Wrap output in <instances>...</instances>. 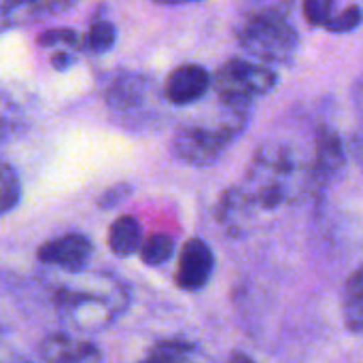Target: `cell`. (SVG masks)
<instances>
[{"instance_id": "obj_3", "label": "cell", "mask_w": 363, "mask_h": 363, "mask_svg": "<svg viewBox=\"0 0 363 363\" xmlns=\"http://www.w3.org/2000/svg\"><path fill=\"white\" fill-rule=\"evenodd\" d=\"M249 111L223 104V115L206 123H183L172 138V151L189 166H211L238 138Z\"/></svg>"}, {"instance_id": "obj_2", "label": "cell", "mask_w": 363, "mask_h": 363, "mask_svg": "<svg viewBox=\"0 0 363 363\" xmlns=\"http://www.w3.org/2000/svg\"><path fill=\"white\" fill-rule=\"evenodd\" d=\"M236 40L249 55L266 64H289L300 45L287 4H266L242 15Z\"/></svg>"}, {"instance_id": "obj_10", "label": "cell", "mask_w": 363, "mask_h": 363, "mask_svg": "<svg viewBox=\"0 0 363 363\" xmlns=\"http://www.w3.org/2000/svg\"><path fill=\"white\" fill-rule=\"evenodd\" d=\"M138 363H213L208 353L194 342L162 340L153 345Z\"/></svg>"}, {"instance_id": "obj_17", "label": "cell", "mask_w": 363, "mask_h": 363, "mask_svg": "<svg viewBox=\"0 0 363 363\" xmlns=\"http://www.w3.org/2000/svg\"><path fill=\"white\" fill-rule=\"evenodd\" d=\"M338 6L332 0H308L304 2V17L311 26L315 28H325L330 30L332 21L338 15Z\"/></svg>"}, {"instance_id": "obj_16", "label": "cell", "mask_w": 363, "mask_h": 363, "mask_svg": "<svg viewBox=\"0 0 363 363\" xmlns=\"http://www.w3.org/2000/svg\"><path fill=\"white\" fill-rule=\"evenodd\" d=\"M36 43H38V47H49V49H60L62 47L64 53L83 49V40L70 28H53V30H47V32H43L38 36Z\"/></svg>"}, {"instance_id": "obj_14", "label": "cell", "mask_w": 363, "mask_h": 363, "mask_svg": "<svg viewBox=\"0 0 363 363\" xmlns=\"http://www.w3.org/2000/svg\"><path fill=\"white\" fill-rule=\"evenodd\" d=\"M117 38V30L113 26V21L108 19H94L89 23V30L83 38V49H87L89 53H106Z\"/></svg>"}, {"instance_id": "obj_13", "label": "cell", "mask_w": 363, "mask_h": 363, "mask_svg": "<svg viewBox=\"0 0 363 363\" xmlns=\"http://www.w3.org/2000/svg\"><path fill=\"white\" fill-rule=\"evenodd\" d=\"M342 313L347 328L355 334H363V264L347 279Z\"/></svg>"}, {"instance_id": "obj_21", "label": "cell", "mask_w": 363, "mask_h": 363, "mask_svg": "<svg viewBox=\"0 0 363 363\" xmlns=\"http://www.w3.org/2000/svg\"><path fill=\"white\" fill-rule=\"evenodd\" d=\"M230 363H257L255 359H251L249 355H245V353H232V357H230Z\"/></svg>"}, {"instance_id": "obj_5", "label": "cell", "mask_w": 363, "mask_h": 363, "mask_svg": "<svg viewBox=\"0 0 363 363\" xmlns=\"http://www.w3.org/2000/svg\"><path fill=\"white\" fill-rule=\"evenodd\" d=\"M94 253V245L83 234H64L60 238L47 240L38 247L36 257L40 264L60 268L70 274H79Z\"/></svg>"}, {"instance_id": "obj_4", "label": "cell", "mask_w": 363, "mask_h": 363, "mask_svg": "<svg viewBox=\"0 0 363 363\" xmlns=\"http://www.w3.org/2000/svg\"><path fill=\"white\" fill-rule=\"evenodd\" d=\"M277 85V72L270 66L255 64L242 57H232L219 66L213 77V89L221 104L249 108V104L266 96Z\"/></svg>"}, {"instance_id": "obj_20", "label": "cell", "mask_w": 363, "mask_h": 363, "mask_svg": "<svg viewBox=\"0 0 363 363\" xmlns=\"http://www.w3.org/2000/svg\"><path fill=\"white\" fill-rule=\"evenodd\" d=\"M130 196H132V187H130L128 183H119V185L108 187V189L100 196L98 206H100L102 211H111V208L119 206L123 200H128Z\"/></svg>"}, {"instance_id": "obj_1", "label": "cell", "mask_w": 363, "mask_h": 363, "mask_svg": "<svg viewBox=\"0 0 363 363\" xmlns=\"http://www.w3.org/2000/svg\"><path fill=\"white\" fill-rule=\"evenodd\" d=\"M57 311L83 332L106 328L125 306V291L113 277H85L55 289Z\"/></svg>"}, {"instance_id": "obj_7", "label": "cell", "mask_w": 363, "mask_h": 363, "mask_svg": "<svg viewBox=\"0 0 363 363\" xmlns=\"http://www.w3.org/2000/svg\"><path fill=\"white\" fill-rule=\"evenodd\" d=\"M213 87V79L200 64H181L164 83V98L172 106H187L206 96Z\"/></svg>"}, {"instance_id": "obj_6", "label": "cell", "mask_w": 363, "mask_h": 363, "mask_svg": "<svg viewBox=\"0 0 363 363\" xmlns=\"http://www.w3.org/2000/svg\"><path fill=\"white\" fill-rule=\"evenodd\" d=\"M215 268V255L211 247L200 238H189L179 255L174 283L183 291H200L211 281Z\"/></svg>"}, {"instance_id": "obj_12", "label": "cell", "mask_w": 363, "mask_h": 363, "mask_svg": "<svg viewBox=\"0 0 363 363\" xmlns=\"http://www.w3.org/2000/svg\"><path fill=\"white\" fill-rule=\"evenodd\" d=\"M70 2H2V28L43 19L47 15L66 11Z\"/></svg>"}, {"instance_id": "obj_8", "label": "cell", "mask_w": 363, "mask_h": 363, "mask_svg": "<svg viewBox=\"0 0 363 363\" xmlns=\"http://www.w3.org/2000/svg\"><path fill=\"white\" fill-rule=\"evenodd\" d=\"M38 355L45 363H87L98 357V349L91 342L70 338L68 334H51L40 342Z\"/></svg>"}, {"instance_id": "obj_9", "label": "cell", "mask_w": 363, "mask_h": 363, "mask_svg": "<svg viewBox=\"0 0 363 363\" xmlns=\"http://www.w3.org/2000/svg\"><path fill=\"white\" fill-rule=\"evenodd\" d=\"M149 89H151V81L147 77L136 72H123L108 85L104 98L113 111L128 113L145 102Z\"/></svg>"}, {"instance_id": "obj_18", "label": "cell", "mask_w": 363, "mask_h": 363, "mask_svg": "<svg viewBox=\"0 0 363 363\" xmlns=\"http://www.w3.org/2000/svg\"><path fill=\"white\" fill-rule=\"evenodd\" d=\"M19 198H21L19 179H17L15 170L4 162L2 164V172H0V204H2V213H9L11 208H15L19 204Z\"/></svg>"}, {"instance_id": "obj_15", "label": "cell", "mask_w": 363, "mask_h": 363, "mask_svg": "<svg viewBox=\"0 0 363 363\" xmlns=\"http://www.w3.org/2000/svg\"><path fill=\"white\" fill-rule=\"evenodd\" d=\"M174 255V238L168 234H153L143 242L140 259L147 266H162Z\"/></svg>"}, {"instance_id": "obj_11", "label": "cell", "mask_w": 363, "mask_h": 363, "mask_svg": "<svg viewBox=\"0 0 363 363\" xmlns=\"http://www.w3.org/2000/svg\"><path fill=\"white\" fill-rule=\"evenodd\" d=\"M108 249L119 257H130L143 249V228L136 217L121 215L108 230Z\"/></svg>"}, {"instance_id": "obj_19", "label": "cell", "mask_w": 363, "mask_h": 363, "mask_svg": "<svg viewBox=\"0 0 363 363\" xmlns=\"http://www.w3.org/2000/svg\"><path fill=\"white\" fill-rule=\"evenodd\" d=\"M363 11L359 4H349V6H342L336 15V19L332 21L330 26V32H351L355 30L359 23H362Z\"/></svg>"}]
</instances>
